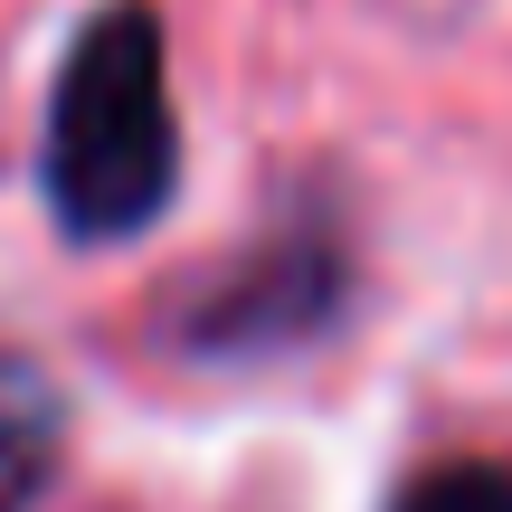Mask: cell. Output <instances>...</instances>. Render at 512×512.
Masks as SVG:
<instances>
[{
	"label": "cell",
	"mask_w": 512,
	"mask_h": 512,
	"mask_svg": "<svg viewBox=\"0 0 512 512\" xmlns=\"http://www.w3.org/2000/svg\"><path fill=\"white\" fill-rule=\"evenodd\" d=\"M38 181L67 238H133L162 219L181 181V124H171V76H162V29L143 0H114L86 19L48 95V143Z\"/></svg>",
	"instance_id": "obj_1"
},
{
	"label": "cell",
	"mask_w": 512,
	"mask_h": 512,
	"mask_svg": "<svg viewBox=\"0 0 512 512\" xmlns=\"http://www.w3.org/2000/svg\"><path fill=\"white\" fill-rule=\"evenodd\" d=\"M57 437H67V418H57V389L38 380L19 351H0V512H29L48 494L57 475Z\"/></svg>",
	"instance_id": "obj_2"
},
{
	"label": "cell",
	"mask_w": 512,
	"mask_h": 512,
	"mask_svg": "<svg viewBox=\"0 0 512 512\" xmlns=\"http://www.w3.org/2000/svg\"><path fill=\"white\" fill-rule=\"evenodd\" d=\"M389 512H512V465L494 456H456V465H427Z\"/></svg>",
	"instance_id": "obj_3"
}]
</instances>
